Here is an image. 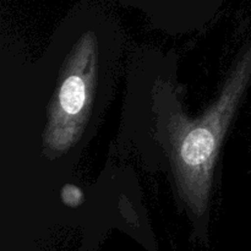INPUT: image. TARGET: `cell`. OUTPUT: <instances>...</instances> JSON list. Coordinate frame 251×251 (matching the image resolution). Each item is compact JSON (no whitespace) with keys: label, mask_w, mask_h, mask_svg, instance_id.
<instances>
[{"label":"cell","mask_w":251,"mask_h":251,"mask_svg":"<svg viewBox=\"0 0 251 251\" xmlns=\"http://www.w3.org/2000/svg\"><path fill=\"white\" fill-rule=\"evenodd\" d=\"M251 77V50L228 75L220 97L195 120L174 109L164 120L169 159L179 194L198 217L207 211L220 147Z\"/></svg>","instance_id":"6da1fadb"},{"label":"cell","mask_w":251,"mask_h":251,"mask_svg":"<svg viewBox=\"0 0 251 251\" xmlns=\"http://www.w3.org/2000/svg\"><path fill=\"white\" fill-rule=\"evenodd\" d=\"M96 81V43L92 34L81 38L71 51L50 103L44 144L61 154L76 144L90 114Z\"/></svg>","instance_id":"7a4b0ae2"},{"label":"cell","mask_w":251,"mask_h":251,"mask_svg":"<svg viewBox=\"0 0 251 251\" xmlns=\"http://www.w3.org/2000/svg\"><path fill=\"white\" fill-rule=\"evenodd\" d=\"M61 200L66 206L78 207L83 202V191L74 184H66L61 189Z\"/></svg>","instance_id":"3957f363"}]
</instances>
